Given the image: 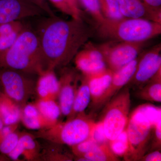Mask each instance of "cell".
I'll use <instances>...</instances> for the list:
<instances>
[{"instance_id":"1","label":"cell","mask_w":161,"mask_h":161,"mask_svg":"<svg viewBox=\"0 0 161 161\" xmlns=\"http://www.w3.org/2000/svg\"><path fill=\"white\" fill-rule=\"evenodd\" d=\"M93 33L83 18L64 20L50 17L37 33L47 70L67 65Z\"/></svg>"},{"instance_id":"38","label":"cell","mask_w":161,"mask_h":161,"mask_svg":"<svg viewBox=\"0 0 161 161\" xmlns=\"http://www.w3.org/2000/svg\"><path fill=\"white\" fill-rule=\"evenodd\" d=\"M147 6L153 9H161V0H142Z\"/></svg>"},{"instance_id":"6","label":"cell","mask_w":161,"mask_h":161,"mask_svg":"<svg viewBox=\"0 0 161 161\" xmlns=\"http://www.w3.org/2000/svg\"><path fill=\"white\" fill-rule=\"evenodd\" d=\"M106 104L102 118L106 135L109 141L115 139L126 128L131 106L130 88L125 86Z\"/></svg>"},{"instance_id":"19","label":"cell","mask_w":161,"mask_h":161,"mask_svg":"<svg viewBox=\"0 0 161 161\" xmlns=\"http://www.w3.org/2000/svg\"><path fill=\"white\" fill-rule=\"evenodd\" d=\"M91 100L89 78L84 76L81 84L78 87L75 99L69 115L67 116V119L75 118L78 115L85 113Z\"/></svg>"},{"instance_id":"2","label":"cell","mask_w":161,"mask_h":161,"mask_svg":"<svg viewBox=\"0 0 161 161\" xmlns=\"http://www.w3.org/2000/svg\"><path fill=\"white\" fill-rule=\"evenodd\" d=\"M0 68L38 75L46 71L37 34L23 29L11 47L0 52Z\"/></svg>"},{"instance_id":"3","label":"cell","mask_w":161,"mask_h":161,"mask_svg":"<svg viewBox=\"0 0 161 161\" xmlns=\"http://www.w3.org/2000/svg\"><path fill=\"white\" fill-rule=\"evenodd\" d=\"M97 27L101 37L117 42L147 41L161 33V23L142 19H105Z\"/></svg>"},{"instance_id":"28","label":"cell","mask_w":161,"mask_h":161,"mask_svg":"<svg viewBox=\"0 0 161 161\" xmlns=\"http://www.w3.org/2000/svg\"><path fill=\"white\" fill-rule=\"evenodd\" d=\"M21 134L16 130L6 136L0 143V153L7 155L10 153L17 144Z\"/></svg>"},{"instance_id":"26","label":"cell","mask_w":161,"mask_h":161,"mask_svg":"<svg viewBox=\"0 0 161 161\" xmlns=\"http://www.w3.org/2000/svg\"><path fill=\"white\" fill-rule=\"evenodd\" d=\"M53 143V146H50L40 153V160L44 161H73V157L68 153L61 152L60 144Z\"/></svg>"},{"instance_id":"20","label":"cell","mask_w":161,"mask_h":161,"mask_svg":"<svg viewBox=\"0 0 161 161\" xmlns=\"http://www.w3.org/2000/svg\"><path fill=\"white\" fill-rule=\"evenodd\" d=\"M21 108L6 95L0 96V118L5 125L19 123Z\"/></svg>"},{"instance_id":"11","label":"cell","mask_w":161,"mask_h":161,"mask_svg":"<svg viewBox=\"0 0 161 161\" xmlns=\"http://www.w3.org/2000/svg\"><path fill=\"white\" fill-rule=\"evenodd\" d=\"M75 58L76 66L84 76L90 77L98 75L108 68L99 47L92 43H88L85 48L78 52Z\"/></svg>"},{"instance_id":"7","label":"cell","mask_w":161,"mask_h":161,"mask_svg":"<svg viewBox=\"0 0 161 161\" xmlns=\"http://www.w3.org/2000/svg\"><path fill=\"white\" fill-rule=\"evenodd\" d=\"M1 69L0 81L5 95L23 108L36 93V82L30 78V74L15 70Z\"/></svg>"},{"instance_id":"39","label":"cell","mask_w":161,"mask_h":161,"mask_svg":"<svg viewBox=\"0 0 161 161\" xmlns=\"http://www.w3.org/2000/svg\"><path fill=\"white\" fill-rule=\"evenodd\" d=\"M9 158L7 157L6 155L0 154V161H10Z\"/></svg>"},{"instance_id":"37","label":"cell","mask_w":161,"mask_h":161,"mask_svg":"<svg viewBox=\"0 0 161 161\" xmlns=\"http://www.w3.org/2000/svg\"><path fill=\"white\" fill-rule=\"evenodd\" d=\"M18 125H19L17 124L9 125H5L2 130H0V143L3 140V139L5 138L8 134L17 130Z\"/></svg>"},{"instance_id":"17","label":"cell","mask_w":161,"mask_h":161,"mask_svg":"<svg viewBox=\"0 0 161 161\" xmlns=\"http://www.w3.org/2000/svg\"><path fill=\"white\" fill-rule=\"evenodd\" d=\"M114 72L108 68L98 75L86 76L89 78L91 101L95 108L109 86Z\"/></svg>"},{"instance_id":"22","label":"cell","mask_w":161,"mask_h":161,"mask_svg":"<svg viewBox=\"0 0 161 161\" xmlns=\"http://www.w3.org/2000/svg\"><path fill=\"white\" fill-rule=\"evenodd\" d=\"M75 161H119L110 149L109 144L99 145L91 152L81 157H75Z\"/></svg>"},{"instance_id":"12","label":"cell","mask_w":161,"mask_h":161,"mask_svg":"<svg viewBox=\"0 0 161 161\" xmlns=\"http://www.w3.org/2000/svg\"><path fill=\"white\" fill-rule=\"evenodd\" d=\"M79 79V75L75 70L68 69L62 73L59 79V105L61 114L64 116H67L71 110Z\"/></svg>"},{"instance_id":"34","label":"cell","mask_w":161,"mask_h":161,"mask_svg":"<svg viewBox=\"0 0 161 161\" xmlns=\"http://www.w3.org/2000/svg\"><path fill=\"white\" fill-rule=\"evenodd\" d=\"M154 140L152 145L153 149H161V120L156 124L154 129Z\"/></svg>"},{"instance_id":"35","label":"cell","mask_w":161,"mask_h":161,"mask_svg":"<svg viewBox=\"0 0 161 161\" xmlns=\"http://www.w3.org/2000/svg\"><path fill=\"white\" fill-rule=\"evenodd\" d=\"M75 15V19L83 18L82 12L80 8L79 0H67Z\"/></svg>"},{"instance_id":"40","label":"cell","mask_w":161,"mask_h":161,"mask_svg":"<svg viewBox=\"0 0 161 161\" xmlns=\"http://www.w3.org/2000/svg\"><path fill=\"white\" fill-rule=\"evenodd\" d=\"M4 123H3V120H2L1 118H0V130L3 129V127L5 126Z\"/></svg>"},{"instance_id":"30","label":"cell","mask_w":161,"mask_h":161,"mask_svg":"<svg viewBox=\"0 0 161 161\" xmlns=\"http://www.w3.org/2000/svg\"><path fill=\"white\" fill-rule=\"evenodd\" d=\"M90 138L99 145L109 144V141L106 135L103 124L101 120L95 122L92 130Z\"/></svg>"},{"instance_id":"27","label":"cell","mask_w":161,"mask_h":161,"mask_svg":"<svg viewBox=\"0 0 161 161\" xmlns=\"http://www.w3.org/2000/svg\"><path fill=\"white\" fill-rule=\"evenodd\" d=\"M79 2L91 15L97 26L103 23L106 18L104 17L101 10L99 0H79Z\"/></svg>"},{"instance_id":"33","label":"cell","mask_w":161,"mask_h":161,"mask_svg":"<svg viewBox=\"0 0 161 161\" xmlns=\"http://www.w3.org/2000/svg\"><path fill=\"white\" fill-rule=\"evenodd\" d=\"M42 9L44 13L50 17L55 16L54 13L48 5L47 0H27Z\"/></svg>"},{"instance_id":"8","label":"cell","mask_w":161,"mask_h":161,"mask_svg":"<svg viewBox=\"0 0 161 161\" xmlns=\"http://www.w3.org/2000/svg\"><path fill=\"white\" fill-rule=\"evenodd\" d=\"M146 44L147 41H114L98 47L103 54L108 68L115 72L138 58Z\"/></svg>"},{"instance_id":"21","label":"cell","mask_w":161,"mask_h":161,"mask_svg":"<svg viewBox=\"0 0 161 161\" xmlns=\"http://www.w3.org/2000/svg\"><path fill=\"white\" fill-rule=\"evenodd\" d=\"M136 95L142 100L152 102H161V69L151 80L139 89Z\"/></svg>"},{"instance_id":"5","label":"cell","mask_w":161,"mask_h":161,"mask_svg":"<svg viewBox=\"0 0 161 161\" xmlns=\"http://www.w3.org/2000/svg\"><path fill=\"white\" fill-rule=\"evenodd\" d=\"M161 120L150 117L140 106L133 110L129 116L126 127L129 149L125 160L139 161L147 151L153 130Z\"/></svg>"},{"instance_id":"18","label":"cell","mask_w":161,"mask_h":161,"mask_svg":"<svg viewBox=\"0 0 161 161\" xmlns=\"http://www.w3.org/2000/svg\"><path fill=\"white\" fill-rule=\"evenodd\" d=\"M20 121L26 128L32 130H43L56 124L44 118L34 103H27L21 108Z\"/></svg>"},{"instance_id":"23","label":"cell","mask_w":161,"mask_h":161,"mask_svg":"<svg viewBox=\"0 0 161 161\" xmlns=\"http://www.w3.org/2000/svg\"><path fill=\"white\" fill-rule=\"evenodd\" d=\"M34 104L44 118L54 124L58 122L61 112L59 104L56 100L39 98Z\"/></svg>"},{"instance_id":"32","label":"cell","mask_w":161,"mask_h":161,"mask_svg":"<svg viewBox=\"0 0 161 161\" xmlns=\"http://www.w3.org/2000/svg\"><path fill=\"white\" fill-rule=\"evenodd\" d=\"M54 6L58 10L64 14L70 16L75 19L74 13L69 5L67 0H49Z\"/></svg>"},{"instance_id":"25","label":"cell","mask_w":161,"mask_h":161,"mask_svg":"<svg viewBox=\"0 0 161 161\" xmlns=\"http://www.w3.org/2000/svg\"><path fill=\"white\" fill-rule=\"evenodd\" d=\"M101 10L106 19H120L125 18L121 13L118 0H99Z\"/></svg>"},{"instance_id":"4","label":"cell","mask_w":161,"mask_h":161,"mask_svg":"<svg viewBox=\"0 0 161 161\" xmlns=\"http://www.w3.org/2000/svg\"><path fill=\"white\" fill-rule=\"evenodd\" d=\"M95 123L84 113L65 122H58L49 128L39 130L34 135L49 142L72 147L90 138Z\"/></svg>"},{"instance_id":"10","label":"cell","mask_w":161,"mask_h":161,"mask_svg":"<svg viewBox=\"0 0 161 161\" xmlns=\"http://www.w3.org/2000/svg\"><path fill=\"white\" fill-rule=\"evenodd\" d=\"M27 0H0V24L44 14Z\"/></svg>"},{"instance_id":"14","label":"cell","mask_w":161,"mask_h":161,"mask_svg":"<svg viewBox=\"0 0 161 161\" xmlns=\"http://www.w3.org/2000/svg\"><path fill=\"white\" fill-rule=\"evenodd\" d=\"M138 59L139 57L114 72L109 86L99 101L96 107L97 108L108 102L119 91L126 85L135 71Z\"/></svg>"},{"instance_id":"41","label":"cell","mask_w":161,"mask_h":161,"mask_svg":"<svg viewBox=\"0 0 161 161\" xmlns=\"http://www.w3.org/2000/svg\"><path fill=\"white\" fill-rule=\"evenodd\" d=\"M2 84H1V81H0V96H1V95H3V93H2Z\"/></svg>"},{"instance_id":"13","label":"cell","mask_w":161,"mask_h":161,"mask_svg":"<svg viewBox=\"0 0 161 161\" xmlns=\"http://www.w3.org/2000/svg\"><path fill=\"white\" fill-rule=\"evenodd\" d=\"M124 17L142 19L161 23V9H153L142 0H118Z\"/></svg>"},{"instance_id":"15","label":"cell","mask_w":161,"mask_h":161,"mask_svg":"<svg viewBox=\"0 0 161 161\" xmlns=\"http://www.w3.org/2000/svg\"><path fill=\"white\" fill-rule=\"evenodd\" d=\"M35 138L34 135L22 132L16 146L7 156L14 161H19L21 156L28 161L40 160V147Z\"/></svg>"},{"instance_id":"31","label":"cell","mask_w":161,"mask_h":161,"mask_svg":"<svg viewBox=\"0 0 161 161\" xmlns=\"http://www.w3.org/2000/svg\"><path fill=\"white\" fill-rule=\"evenodd\" d=\"M23 30L17 31L9 34L0 36V52L4 51L11 47Z\"/></svg>"},{"instance_id":"36","label":"cell","mask_w":161,"mask_h":161,"mask_svg":"<svg viewBox=\"0 0 161 161\" xmlns=\"http://www.w3.org/2000/svg\"><path fill=\"white\" fill-rule=\"evenodd\" d=\"M139 161H160L161 153L158 150H154L153 152L144 154L141 158Z\"/></svg>"},{"instance_id":"29","label":"cell","mask_w":161,"mask_h":161,"mask_svg":"<svg viewBox=\"0 0 161 161\" xmlns=\"http://www.w3.org/2000/svg\"><path fill=\"white\" fill-rule=\"evenodd\" d=\"M99 144L90 138L71 147L72 152L75 157H81L92 151Z\"/></svg>"},{"instance_id":"16","label":"cell","mask_w":161,"mask_h":161,"mask_svg":"<svg viewBox=\"0 0 161 161\" xmlns=\"http://www.w3.org/2000/svg\"><path fill=\"white\" fill-rule=\"evenodd\" d=\"M36 92L40 99L56 100L60 90V82L54 70H48L39 75Z\"/></svg>"},{"instance_id":"24","label":"cell","mask_w":161,"mask_h":161,"mask_svg":"<svg viewBox=\"0 0 161 161\" xmlns=\"http://www.w3.org/2000/svg\"><path fill=\"white\" fill-rule=\"evenodd\" d=\"M109 146L115 156L124 158L125 157L129 149L126 128L115 139L109 142Z\"/></svg>"},{"instance_id":"9","label":"cell","mask_w":161,"mask_h":161,"mask_svg":"<svg viewBox=\"0 0 161 161\" xmlns=\"http://www.w3.org/2000/svg\"><path fill=\"white\" fill-rule=\"evenodd\" d=\"M161 45L158 44L139 57L136 69L126 86L141 88L161 69Z\"/></svg>"}]
</instances>
